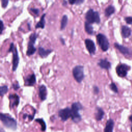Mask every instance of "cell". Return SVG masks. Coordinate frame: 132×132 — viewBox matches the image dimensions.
<instances>
[{"instance_id":"obj_1","label":"cell","mask_w":132,"mask_h":132,"mask_svg":"<svg viewBox=\"0 0 132 132\" xmlns=\"http://www.w3.org/2000/svg\"><path fill=\"white\" fill-rule=\"evenodd\" d=\"M82 108V106L80 102H75L71 106V117L74 122H79L82 119L79 111Z\"/></svg>"},{"instance_id":"obj_2","label":"cell","mask_w":132,"mask_h":132,"mask_svg":"<svg viewBox=\"0 0 132 132\" xmlns=\"http://www.w3.org/2000/svg\"><path fill=\"white\" fill-rule=\"evenodd\" d=\"M1 120L3 124L6 127L14 130H15L16 129V121L14 118L11 117L10 116L1 113Z\"/></svg>"},{"instance_id":"obj_3","label":"cell","mask_w":132,"mask_h":132,"mask_svg":"<svg viewBox=\"0 0 132 132\" xmlns=\"http://www.w3.org/2000/svg\"><path fill=\"white\" fill-rule=\"evenodd\" d=\"M85 18L87 22L92 24L96 23L99 24L100 23V15L98 12H95L92 9H89L86 14Z\"/></svg>"},{"instance_id":"obj_4","label":"cell","mask_w":132,"mask_h":132,"mask_svg":"<svg viewBox=\"0 0 132 132\" xmlns=\"http://www.w3.org/2000/svg\"><path fill=\"white\" fill-rule=\"evenodd\" d=\"M8 52H13V70L15 71L17 69L19 63V57L17 49L14 46V43H11L10 48L8 50Z\"/></svg>"},{"instance_id":"obj_5","label":"cell","mask_w":132,"mask_h":132,"mask_svg":"<svg viewBox=\"0 0 132 132\" xmlns=\"http://www.w3.org/2000/svg\"><path fill=\"white\" fill-rule=\"evenodd\" d=\"M74 79L77 82H80L84 79V67L82 66H76L75 67L72 71Z\"/></svg>"},{"instance_id":"obj_6","label":"cell","mask_w":132,"mask_h":132,"mask_svg":"<svg viewBox=\"0 0 132 132\" xmlns=\"http://www.w3.org/2000/svg\"><path fill=\"white\" fill-rule=\"evenodd\" d=\"M97 39L102 51H107L109 48V44L106 37L102 34H99L97 36Z\"/></svg>"},{"instance_id":"obj_7","label":"cell","mask_w":132,"mask_h":132,"mask_svg":"<svg viewBox=\"0 0 132 132\" xmlns=\"http://www.w3.org/2000/svg\"><path fill=\"white\" fill-rule=\"evenodd\" d=\"M130 69L128 66L125 64H121L118 66L116 68V72L118 75L121 78L125 77L128 73V71Z\"/></svg>"},{"instance_id":"obj_8","label":"cell","mask_w":132,"mask_h":132,"mask_svg":"<svg viewBox=\"0 0 132 132\" xmlns=\"http://www.w3.org/2000/svg\"><path fill=\"white\" fill-rule=\"evenodd\" d=\"M71 109L69 107H67L63 109H60L58 112V116L63 121H65L71 117Z\"/></svg>"},{"instance_id":"obj_9","label":"cell","mask_w":132,"mask_h":132,"mask_svg":"<svg viewBox=\"0 0 132 132\" xmlns=\"http://www.w3.org/2000/svg\"><path fill=\"white\" fill-rule=\"evenodd\" d=\"M86 47L90 55L95 54L96 51V47L95 42L90 39H86L85 40Z\"/></svg>"},{"instance_id":"obj_10","label":"cell","mask_w":132,"mask_h":132,"mask_svg":"<svg viewBox=\"0 0 132 132\" xmlns=\"http://www.w3.org/2000/svg\"><path fill=\"white\" fill-rule=\"evenodd\" d=\"M9 99L10 101V105L12 107H14L15 106H17L20 102V98L18 95L10 94L9 96Z\"/></svg>"},{"instance_id":"obj_11","label":"cell","mask_w":132,"mask_h":132,"mask_svg":"<svg viewBox=\"0 0 132 132\" xmlns=\"http://www.w3.org/2000/svg\"><path fill=\"white\" fill-rule=\"evenodd\" d=\"M36 82V76L33 73L27 76L24 79V85L27 86H33Z\"/></svg>"},{"instance_id":"obj_12","label":"cell","mask_w":132,"mask_h":132,"mask_svg":"<svg viewBox=\"0 0 132 132\" xmlns=\"http://www.w3.org/2000/svg\"><path fill=\"white\" fill-rule=\"evenodd\" d=\"M47 96V89L45 85H42L39 87V97L40 100L43 101L46 100Z\"/></svg>"},{"instance_id":"obj_13","label":"cell","mask_w":132,"mask_h":132,"mask_svg":"<svg viewBox=\"0 0 132 132\" xmlns=\"http://www.w3.org/2000/svg\"><path fill=\"white\" fill-rule=\"evenodd\" d=\"M98 65L101 68L106 70L109 69L111 67V63L108 61L106 59H100L98 63Z\"/></svg>"},{"instance_id":"obj_14","label":"cell","mask_w":132,"mask_h":132,"mask_svg":"<svg viewBox=\"0 0 132 132\" xmlns=\"http://www.w3.org/2000/svg\"><path fill=\"white\" fill-rule=\"evenodd\" d=\"M115 47L118 50L124 55H130L131 54V50H130V49L128 48H126L123 46L120 45L118 43H115Z\"/></svg>"},{"instance_id":"obj_15","label":"cell","mask_w":132,"mask_h":132,"mask_svg":"<svg viewBox=\"0 0 132 132\" xmlns=\"http://www.w3.org/2000/svg\"><path fill=\"white\" fill-rule=\"evenodd\" d=\"M52 52V51L51 50H45L41 47L38 48V53L42 58H45L47 57Z\"/></svg>"},{"instance_id":"obj_16","label":"cell","mask_w":132,"mask_h":132,"mask_svg":"<svg viewBox=\"0 0 132 132\" xmlns=\"http://www.w3.org/2000/svg\"><path fill=\"white\" fill-rule=\"evenodd\" d=\"M46 14H44L42 16L40 19V21L38 22L36 24V29H39V28H41V29H44L45 28V23H46V21L45 19V16H46Z\"/></svg>"},{"instance_id":"obj_17","label":"cell","mask_w":132,"mask_h":132,"mask_svg":"<svg viewBox=\"0 0 132 132\" xmlns=\"http://www.w3.org/2000/svg\"><path fill=\"white\" fill-rule=\"evenodd\" d=\"M114 125V122L113 120L109 119V120H108L106 124L104 132H113Z\"/></svg>"},{"instance_id":"obj_18","label":"cell","mask_w":132,"mask_h":132,"mask_svg":"<svg viewBox=\"0 0 132 132\" xmlns=\"http://www.w3.org/2000/svg\"><path fill=\"white\" fill-rule=\"evenodd\" d=\"M104 115V112L103 109L100 107L97 108V112L95 114V117L97 120L100 121L101 120Z\"/></svg>"},{"instance_id":"obj_19","label":"cell","mask_w":132,"mask_h":132,"mask_svg":"<svg viewBox=\"0 0 132 132\" xmlns=\"http://www.w3.org/2000/svg\"><path fill=\"white\" fill-rule=\"evenodd\" d=\"M131 34V30L127 26H123L122 27V34L124 38L129 37Z\"/></svg>"},{"instance_id":"obj_20","label":"cell","mask_w":132,"mask_h":132,"mask_svg":"<svg viewBox=\"0 0 132 132\" xmlns=\"http://www.w3.org/2000/svg\"><path fill=\"white\" fill-rule=\"evenodd\" d=\"M85 29L86 32L89 35H92L93 33V28L92 26V25L88 22H86L85 23Z\"/></svg>"},{"instance_id":"obj_21","label":"cell","mask_w":132,"mask_h":132,"mask_svg":"<svg viewBox=\"0 0 132 132\" xmlns=\"http://www.w3.org/2000/svg\"><path fill=\"white\" fill-rule=\"evenodd\" d=\"M115 12V7L112 5H109L105 10V15L106 16H109Z\"/></svg>"},{"instance_id":"obj_22","label":"cell","mask_w":132,"mask_h":132,"mask_svg":"<svg viewBox=\"0 0 132 132\" xmlns=\"http://www.w3.org/2000/svg\"><path fill=\"white\" fill-rule=\"evenodd\" d=\"M36 51V49L34 45H29L27 47V50L26 51V55L27 56H31L34 54Z\"/></svg>"},{"instance_id":"obj_23","label":"cell","mask_w":132,"mask_h":132,"mask_svg":"<svg viewBox=\"0 0 132 132\" xmlns=\"http://www.w3.org/2000/svg\"><path fill=\"white\" fill-rule=\"evenodd\" d=\"M68 16L66 15H64L61 21V25H60V30H64L65 27H66L68 23Z\"/></svg>"},{"instance_id":"obj_24","label":"cell","mask_w":132,"mask_h":132,"mask_svg":"<svg viewBox=\"0 0 132 132\" xmlns=\"http://www.w3.org/2000/svg\"><path fill=\"white\" fill-rule=\"evenodd\" d=\"M37 38V35L36 33H33L30 36L29 45H34Z\"/></svg>"},{"instance_id":"obj_25","label":"cell","mask_w":132,"mask_h":132,"mask_svg":"<svg viewBox=\"0 0 132 132\" xmlns=\"http://www.w3.org/2000/svg\"><path fill=\"white\" fill-rule=\"evenodd\" d=\"M35 121L39 123L40 124L41 126V130L42 131H45L46 129V124L45 122V121L42 119H37Z\"/></svg>"},{"instance_id":"obj_26","label":"cell","mask_w":132,"mask_h":132,"mask_svg":"<svg viewBox=\"0 0 132 132\" xmlns=\"http://www.w3.org/2000/svg\"><path fill=\"white\" fill-rule=\"evenodd\" d=\"M8 90V87L6 85L2 86L0 87V95L1 97H3L5 94L7 92Z\"/></svg>"},{"instance_id":"obj_27","label":"cell","mask_w":132,"mask_h":132,"mask_svg":"<svg viewBox=\"0 0 132 132\" xmlns=\"http://www.w3.org/2000/svg\"><path fill=\"white\" fill-rule=\"evenodd\" d=\"M69 3L71 5L76 4V5H80L82 3H83L84 1L82 0H73V1H69Z\"/></svg>"},{"instance_id":"obj_28","label":"cell","mask_w":132,"mask_h":132,"mask_svg":"<svg viewBox=\"0 0 132 132\" xmlns=\"http://www.w3.org/2000/svg\"><path fill=\"white\" fill-rule=\"evenodd\" d=\"M110 88H111V89L115 92L117 93L118 92V89L117 88V87L116 86V85H115V83L114 82H112V83L110 85Z\"/></svg>"},{"instance_id":"obj_29","label":"cell","mask_w":132,"mask_h":132,"mask_svg":"<svg viewBox=\"0 0 132 132\" xmlns=\"http://www.w3.org/2000/svg\"><path fill=\"white\" fill-rule=\"evenodd\" d=\"M13 89L15 90H17L19 88H20V85L18 83V82H14V83L13 84Z\"/></svg>"},{"instance_id":"obj_30","label":"cell","mask_w":132,"mask_h":132,"mask_svg":"<svg viewBox=\"0 0 132 132\" xmlns=\"http://www.w3.org/2000/svg\"><path fill=\"white\" fill-rule=\"evenodd\" d=\"M8 3H9V1H8V0H2V1H1L2 6L4 8H5L7 6Z\"/></svg>"},{"instance_id":"obj_31","label":"cell","mask_w":132,"mask_h":132,"mask_svg":"<svg viewBox=\"0 0 132 132\" xmlns=\"http://www.w3.org/2000/svg\"><path fill=\"white\" fill-rule=\"evenodd\" d=\"M31 10L34 14H35V15H36L37 16L39 15V10L38 9V8H31Z\"/></svg>"},{"instance_id":"obj_32","label":"cell","mask_w":132,"mask_h":132,"mask_svg":"<svg viewBox=\"0 0 132 132\" xmlns=\"http://www.w3.org/2000/svg\"><path fill=\"white\" fill-rule=\"evenodd\" d=\"M125 20L126 21V22L128 24H132V17H131V16H129V17L125 18Z\"/></svg>"},{"instance_id":"obj_33","label":"cell","mask_w":132,"mask_h":132,"mask_svg":"<svg viewBox=\"0 0 132 132\" xmlns=\"http://www.w3.org/2000/svg\"><path fill=\"white\" fill-rule=\"evenodd\" d=\"M93 91H94L95 93H96V94H98V93L99 92V88L97 86H94V87H93Z\"/></svg>"},{"instance_id":"obj_34","label":"cell","mask_w":132,"mask_h":132,"mask_svg":"<svg viewBox=\"0 0 132 132\" xmlns=\"http://www.w3.org/2000/svg\"><path fill=\"white\" fill-rule=\"evenodd\" d=\"M0 22H1V34H2L3 31L4 29V24H3L2 20H1Z\"/></svg>"},{"instance_id":"obj_35","label":"cell","mask_w":132,"mask_h":132,"mask_svg":"<svg viewBox=\"0 0 132 132\" xmlns=\"http://www.w3.org/2000/svg\"><path fill=\"white\" fill-rule=\"evenodd\" d=\"M60 40H61V42H62V43H63V45H65V42H64L65 41H64V40L63 39V38H60Z\"/></svg>"},{"instance_id":"obj_36","label":"cell","mask_w":132,"mask_h":132,"mask_svg":"<svg viewBox=\"0 0 132 132\" xmlns=\"http://www.w3.org/2000/svg\"><path fill=\"white\" fill-rule=\"evenodd\" d=\"M130 120L132 122V115H131V116L130 117Z\"/></svg>"},{"instance_id":"obj_37","label":"cell","mask_w":132,"mask_h":132,"mask_svg":"<svg viewBox=\"0 0 132 132\" xmlns=\"http://www.w3.org/2000/svg\"><path fill=\"white\" fill-rule=\"evenodd\" d=\"M131 131L132 132V127H131Z\"/></svg>"}]
</instances>
